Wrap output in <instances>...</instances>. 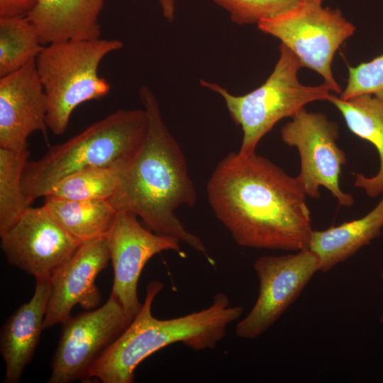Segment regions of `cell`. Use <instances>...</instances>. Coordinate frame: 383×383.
Returning <instances> with one entry per match:
<instances>
[{"mask_svg": "<svg viewBox=\"0 0 383 383\" xmlns=\"http://www.w3.org/2000/svg\"><path fill=\"white\" fill-rule=\"evenodd\" d=\"M209 205L240 246L299 251L313 232L306 194L296 177L253 153L228 154L206 184Z\"/></svg>", "mask_w": 383, "mask_h": 383, "instance_id": "6da1fadb", "label": "cell"}, {"mask_svg": "<svg viewBox=\"0 0 383 383\" xmlns=\"http://www.w3.org/2000/svg\"><path fill=\"white\" fill-rule=\"evenodd\" d=\"M139 96L148 116V132L109 200L117 211L135 214L152 231L185 243L212 262L204 242L175 214L179 206L192 207L197 199L184 153L151 89L142 86Z\"/></svg>", "mask_w": 383, "mask_h": 383, "instance_id": "7a4b0ae2", "label": "cell"}, {"mask_svg": "<svg viewBox=\"0 0 383 383\" xmlns=\"http://www.w3.org/2000/svg\"><path fill=\"white\" fill-rule=\"evenodd\" d=\"M163 287L157 280L148 284L139 312L94 363L87 382L94 379L103 383H132L135 368L143 360L172 343H182L197 351L213 349L244 310L241 306L231 305L226 294L218 293L203 310L160 320L152 316L151 309Z\"/></svg>", "mask_w": 383, "mask_h": 383, "instance_id": "3957f363", "label": "cell"}, {"mask_svg": "<svg viewBox=\"0 0 383 383\" xmlns=\"http://www.w3.org/2000/svg\"><path fill=\"white\" fill-rule=\"evenodd\" d=\"M148 129L145 109H120L67 141L50 147L42 157L28 160L24 168L22 185L26 197L32 204L70 174L131 160Z\"/></svg>", "mask_w": 383, "mask_h": 383, "instance_id": "277c9868", "label": "cell"}, {"mask_svg": "<svg viewBox=\"0 0 383 383\" xmlns=\"http://www.w3.org/2000/svg\"><path fill=\"white\" fill-rule=\"evenodd\" d=\"M123 46L121 40L101 38L44 46L35 65L47 98V126L53 134L66 131L79 105L108 94L110 84L98 74V68L105 56Z\"/></svg>", "mask_w": 383, "mask_h": 383, "instance_id": "5b68a950", "label": "cell"}, {"mask_svg": "<svg viewBox=\"0 0 383 383\" xmlns=\"http://www.w3.org/2000/svg\"><path fill=\"white\" fill-rule=\"evenodd\" d=\"M279 57L272 74L260 87L246 94L235 96L215 83L200 84L219 94L235 124L240 126L243 139L238 153H255L261 139L281 119L292 117L304 106L328 100L332 91L326 82L311 87L301 84L297 72L302 66L298 57L286 45L279 46Z\"/></svg>", "mask_w": 383, "mask_h": 383, "instance_id": "8992f818", "label": "cell"}, {"mask_svg": "<svg viewBox=\"0 0 383 383\" xmlns=\"http://www.w3.org/2000/svg\"><path fill=\"white\" fill-rule=\"evenodd\" d=\"M257 27L279 39L303 67L321 74L332 91L341 93L331 72V62L336 50L353 34L355 27L338 10L301 2L289 11L260 22Z\"/></svg>", "mask_w": 383, "mask_h": 383, "instance_id": "52a82bcc", "label": "cell"}, {"mask_svg": "<svg viewBox=\"0 0 383 383\" xmlns=\"http://www.w3.org/2000/svg\"><path fill=\"white\" fill-rule=\"evenodd\" d=\"M280 133L285 144L297 149L301 165L296 178L307 196L318 199L320 187H323L340 205L350 207L354 204L353 196L340 186L347 157L336 143L339 129L335 122L303 108L292 116Z\"/></svg>", "mask_w": 383, "mask_h": 383, "instance_id": "ba28073f", "label": "cell"}, {"mask_svg": "<svg viewBox=\"0 0 383 383\" xmlns=\"http://www.w3.org/2000/svg\"><path fill=\"white\" fill-rule=\"evenodd\" d=\"M133 318L112 294L101 306L70 316L62 323L48 382H87L94 363Z\"/></svg>", "mask_w": 383, "mask_h": 383, "instance_id": "9c48e42d", "label": "cell"}, {"mask_svg": "<svg viewBox=\"0 0 383 383\" xmlns=\"http://www.w3.org/2000/svg\"><path fill=\"white\" fill-rule=\"evenodd\" d=\"M254 269L259 281L257 299L235 328L237 336L245 339L259 337L280 318L319 271L320 260L308 248L296 254L260 257Z\"/></svg>", "mask_w": 383, "mask_h": 383, "instance_id": "30bf717a", "label": "cell"}, {"mask_svg": "<svg viewBox=\"0 0 383 383\" xmlns=\"http://www.w3.org/2000/svg\"><path fill=\"white\" fill-rule=\"evenodd\" d=\"M1 236L7 261L33 275L50 280L81 245L52 217L45 205L29 207Z\"/></svg>", "mask_w": 383, "mask_h": 383, "instance_id": "8fae6325", "label": "cell"}, {"mask_svg": "<svg viewBox=\"0 0 383 383\" xmlns=\"http://www.w3.org/2000/svg\"><path fill=\"white\" fill-rule=\"evenodd\" d=\"M110 259L113 269L111 293L126 312L134 318L142 304L138 296V284L148 261L162 251L181 254L180 242L145 228L138 216L128 211H118L108 235Z\"/></svg>", "mask_w": 383, "mask_h": 383, "instance_id": "7c38bea8", "label": "cell"}, {"mask_svg": "<svg viewBox=\"0 0 383 383\" xmlns=\"http://www.w3.org/2000/svg\"><path fill=\"white\" fill-rule=\"evenodd\" d=\"M110 259L108 236L82 243L72 256L52 275L51 291L43 329L62 323L76 305L92 310L99 305L101 294L95 281Z\"/></svg>", "mask_w": 383, "mask_h": 383, "instance_id": "4fadbf2b", "label": "cell"}, {"mask_svg": "<svg viewBox=\"0 0 383 383\" xmlns=\"http://www.w3.org/2000/svg\"><path fill=\"white\" fill-rule=\"evenodd\" d=\"M47 98L35 60L0 77V148L28 149L35 131L46 135Z\"/></svg>", "mask_w": 383, "mask_h": 383, "instance_id": "5bb4252c", "label": "cell"}, {"mask_svg": "<svg viewBox=\"0 0 383 383\" xmlns=\"http://www.w3.org/2000/svg\"><path fill=\"white\" fill-rule=\"evenodd\" d=\"M51 291L50 280H36L30 300L18 308L3 326L0 350L6 365L4 382L17 383L38 345Z\"/></svg>", "mask_w": 383, "mask_h": 383, "instance_id": "9a60e30c", "label": "cell"}, {"mask_svg": "<svg viewBox=\"0 0 383 383\" xmlns=\"http://www.w3.org/2000/svg\"><path fill=\"white\" fill-rule=\"evenodd\" d=\"M106 0H38L27 17L40 43L101 38L99 17Z\"/></svg>", "mask_w": 383, "mask_h": 383, "instance_id": "2e32d148", "label": "cell"}, {"mask_svg": "<svg viewBox=\"0 0 383 383\" xmlns=\"http://www.w3.org/2000/svg\"><path fill=\"white\" fill-rule=\"evenodd\" d=\"M383 197L365 216L324 231H313L309 248L318 256L320 270L326 272L353 256L381 235Z\"/></svg>", "mask_w": 383, "mask_h": 383, "instance_id": "e0dca14e", "label": "cell"}, {"mask_svg": "<svg viewBox=\"0 0 383 383\" xmlns=\"http://www.w3.org/2000/svg\"><path fill=\"white\" fill-rule=\"evenodd\" d=\"M328 101L341 113L350 131L370 142L379 157L378 172L372 177L355 174V186L367 195L376 197L383 193V101L374 95L362 94L344 100L331 94Z\"/></svg>", "mask_w": 383, "mask_h": 383, "instance_id": "ac0fdd59", "label": "cell"}, {"mask_svg": "<svg viewBox=\"0 0 383 383\" xmlns=\"http://www.w3.org/2000/svg\"><path fill=\"white\" fill-rule=\"evenodd\" d=\"M44 198L52 217L80 244L108 236L118 212L108 199Z\"/></svg>", "mask_w": 383, "mask_h": 383, "instance_id": "d6986e66", "label": "cell"}, {"mask_svg": "<svg viewBox=\"0 0 383 383\" xmlns=\"http://www.w3.org/2000/svg\"><path fill=\"white\" fill-rule=\"evenodd\" d=\"M131 160L75 172L58 182L45 196L74 200H109L113 195Z\"/></svg>", "mask_w": 383, "mask_h": 383, "instance_id": "ffe728a7", "label": "cell"}, {"mask_svg": "<svg viewBox=\"0 0 383 383\" xmlns=\"http://www.w3.org/2000/svg\"><path fill=\"white\" fill-rule=\"evenodd\" d=\"M28 149L16 151L0 148V235L9 230L30 207L22 185Z\"/></svg>", "mask_w": 383, "mask_h": 383, "instance_id": "44dd1931", "label": "cell"}, {"mask_svg": "<svg viewBox=\"0 0 383 383\" xmlns=\"http://www.w3.org/2000/svg\"><path fill=\"white\" fill-rule=\"evenodd\" d=\"M44 46L27 16L0 18V77L35 60Z\"/></svg>", "mask_w": 383, "mask_h": 383, "instance_id": "7402d4cb", "label": "cell"}, {"mask_svg": "<svg viewBox=\"0 0 383 383\" xmlns=\"http://www.w3.org/2000/svg\"><path fill=\"white\" fill-rule=\"evenodd\" d=\"M238 25L259 23L297 7L301 0H213Z\"/></svg>", "mask_w": 383, "mask_h": 383, "instance_id": "603a6c76", "label": "cell"}, {"mask_svg": "<svg viewBox=\"0 0 383 383\" xmlns=\"http://www.w3.org/2000/svg\"><path fill=\"white\" fill-rule=\"evenodd\" d=\"M348 84L340 98L370 94L383 101V54L355 67H348Z\"/></svg>", "mask_w": 383, "mask_h": 383, "instance_id": "cb8c5ba5", "label": "cell"}, {"mask_svg": "<svg viewBox=\"0 0 383 383\" xmlns=\"http://www.w3.org/2000/svg\"><path fill=\"white\" fill-rule=\"evenodd\" d=\"M38 0H0V18L27 16Z\"/></svg>", "mask_w": 383, "mask_h": 383, "instance_id": "d4e9b609", "label": "cell"}, {"mask_svg": "<svg viewBox=\"0 0 383 383\" xmlns=\"http://www.w3.org/2000/svg\"><path fill=\"white\" fill-rule=\"evenodd\" d=\"M164 17L170 22L174 19L176 0H158Z\"/></svg>", "mask_w": 383, "mask_h": 383, "instance_id": "484cf974", "label": "cell"}, {"mask_svg": "<svg viewBox=\"0 0 383 383\" xmlns=\"http://www.w3.org/2000/svg\"><path fill=\"white\" fill-rule=\"evenodd\" d=\"M301 2L321 4L323 0H301Z\"/></svg>", "mask_w": 383, "mask_h": 383, "instance_id": "4316f807", "label": "cell"}, {"mask_svg": "<svg viewBox=\"0 0 383 383\" xmlns=\"http://www.w3.org/2000/svg\"><path fill=\"white\" fill-rule=\"evenodd\" d=\"M382 279H383V273L382 274ZM380 322H381V323L383 324V313H382V315L381 316V318H380Z\"/></svg>", "mask_w": 383, "mask_h": 383, "instance_id": "83f0119b", "label": "cell"}]
</instances>
